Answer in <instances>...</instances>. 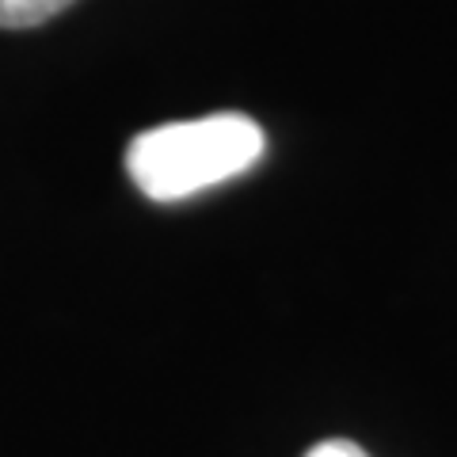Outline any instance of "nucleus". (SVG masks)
Returning <instances> with one entry per match:
<instances>
[{
    "mask_svg": "<svg viewBox=\"0 0 457 457\" xmlns=\"http://www.w3.org/2000/svg\"><path fill=\"white\" fill-rule=\"evenodd\" d=\"M263 156V130L248 114H206L191 122H168L145 130L126 149V168L137 191L153 203L218 187L237 179Z\"/></svg>",
    "mask_w": 457,
    "mask_h": 457,
    "instance_id": "nucleus-1",
    "label": "nucleus"
},
{
    "mask_svg": "<svg viewBox=\"0 0 457 457\" xmlns=\"http://www.w3.org/2000/svg\"><path fill=\"white\" fill-rule=\"evenodd\" d=\"M73 0H0V27L8 31H23V27H38L65 12Z\"/></svg>",
    "mask_w": 457,
    "mask_h": 457,
    "instance_id": "nucleus-2",
    "label": "nucleus"
},
{
    "mask_svg": "<svg viewBox=\"0 0 457 457\" xmlns=\"http://www.w3.org/2000/svg\"><path fill=\"white\" fill-rule=\"evenodd\" d=\"M305 457H370V453H366V450H359L354 442L332 438V442H320V446H312Z\"/></svg>",
    "mask_w": 457,
    "mask_h": 457,
    "instance_id": "nucleus-3",
    "label": "nucleus"
}]
</instances>
